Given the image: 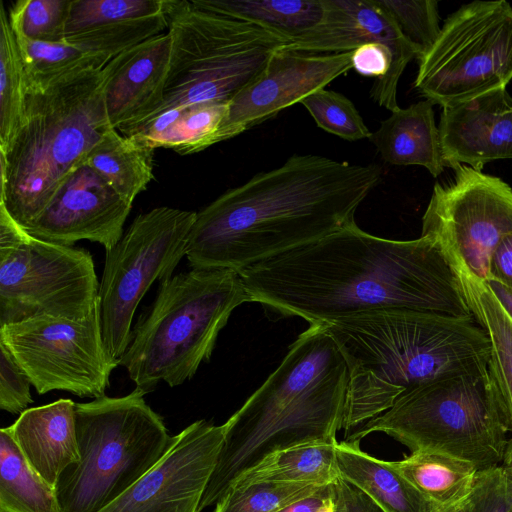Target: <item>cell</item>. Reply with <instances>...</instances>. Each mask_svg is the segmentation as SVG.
I'll return each mask as SVG.
<instances>
[{
  "mask_svg": "<svg viewBox=\"0 0 512 512\" xmlns=\"http://www.w3.org/2000/svg\"><path fill=\"white\" fill-rule=\"evenodd\" d=\"M418 63L414 88L442 107L505 88L512 79L511 5L504 0L462 5Z\"/></svg>",
  "mask_w": 512,
  "mask_h": 512,
  "instance_id": "obj_11",
  "label": "cell"
},
{
  "mask_svg": "<svg viewBox=\"0 0 512 512\" xmlns=\"http://www.w3.org/2000/svg\"><path fill=\"white\" fill-rule=\"evenodd\" d=\"M153 154L154 149L112 127L92 149L85 164L132 204L153 179Z\"/></svg>",
  "mask_w": 512,
  "mask_h": 512,
  "instance_id": "obj_28",
  "label": "cell"
},
{
  "mask_svg": "<svg viewBox=\"0 0 512 512\" xmlns=\"http://www.w3.org/2000/svg\"><path fill=\"white\" fill-rule=\"evenodd\" d=\"M453 179L436 183L422 217V235L434 238L452 264L482 281L499 242L512 233V188L467 165Z\"/></svg>",
  "mask_w": 512,
  "mask_h": 512,
  "instance_id": "obj_14",
  "label": "cell"
},
{
  "mask_svg": "<svg viewBox=\"0 0 512 512\" xmlns=\"http://www.w3.org/2000/svg\"><path fill=\"white\" fill-rule=\"evenodd\" d=\"M373 432L391 436L411 453L468 461L479 472L502 466L509 441L489 369L417 386L345 440L360 441Z\"/></svg>",
  "mask_w": 512,
  "mask_h": 512,
  "instance_id": "obj_8",
  "label": "cell"
},
{
  "mask_svg": "<svg viewBox=\"0 0 512 512\" xmlns=\"http://www.w3.org/2000/svg\"><path fill=\"white\" fill-rule=\"evenodd\" d=\"M0 512H60L55 488L30 466L9 427L0 430Z\"/></svg>",
  "mask_w": 512,
  "mask_h": 512,
  "instance_id": "obj_31",
  "label": "cell"
},
{
  "mask_svg": "<svg viewBox=\"0 0 512 512\" xmlns=\"http://www.w3.org/2000/svg\"><path fill=\"white\" fill-rule=\"evenodd\" d=\"M12 31L23 64L28 91L43 90L71 73L104 68L109 62L67 42L34 41L13 28Z\"/></svg>",
  "mask_w": 512,
  "mask_h": 512,
  "instance_id": "obj_32",
  "label": "cell"
},
{
  "mask_svg": "<svg viewBox=\"0 0 512 512\" xmlns=\"http://www.w3.org/2000/svg\"><path fill=\"white\" fill-rule=\"evenodd\" d=\"M27 373L17 363L7 347L0 342V409L18 414L33 403Z\"/></svg>",
  "mask_w": 512,
  "mask_h": 512,
  "instance_id": "obj_38",
  "label": "cell"
},
{
  "mask_svg": "<svg viewBox=\"0 0 512 512\" xmlns=\"http://www.w3.org/2000/svg\"><path fill=\"white\" fill-rule=\"evenodd\" d=\"M349 372L325 325H310L278 368L225 423V434L199 511L266 455L309 442H335L342 428Z\"/></svg>",
  "mask_w": 512,
  "mask_h": 512,
  "instance_id": "obj_4",
  "label": "cell"
},
{
  "mask_svg": "<svg viewBox=\"0 0 512 512\" xmlns=\"http://www.w3.org/2000/svg\"><path fill=\"white\" fill-rule=\"evenodd\" d=\"M0 342L40 395L56 390L102 397L119 365L103 339L99 303L78 320L42 315L3 325Z\"/></svg>",
  "mask_w": 512,
  "mask_h": 512,
  "instance_id": "obj_13",
  "label": "cell"
},
{
  "mask_svg": "<svg viewBox=\"0 0 512 512\" xmlns=\"http://www.w3.org/2000/svg\"><path fill=\"white\" fill-rule=\"evenodd\" d=\"M332 497L331 484L321 486L311 495L286 505L277 512H320Z\"/></svg>",
  "mask_w": 512,
  "mask_h": 512,
  "instance_id": "obj_43",
  "label": "cell"
},
{
  "mask_svg": "<svg viewBox=\"0 0 512 512\" xmlns=\"http://www.w3.org/2000/svg\"><path fill=\"white\" fill-rule=\"evenodd\" d=\"M471 496L475 512H512V482L503 466L480 471Z\"/></svg>",
  "mask_w": 512,
  "mask_h": 512,
  "instance_id": "obj_39",
  "label": "cell"
},
{
  "mask_svg": "<svg viewBox=\"0 0 512 512\" xmlns=\"http://www.w3.org/2000/svg\"><path fill=\"white\" fill-rule=\"evenodd\" d=\"M352 53L278 50L264 71L229 101L217 143L238 136L323 89L352 68Z\"/></svg>",
  "mask_w": 512,
  "mask_h": 512,
  "instance_id": "obj_17",
  "label": "cell"
},
{
  "mask_svg": "<svg viewBox=\"0 0 512 512\" xmlns=\"http://www.w3.org/2000/svg\"><path fill=\"white\" fill-rule=\"evenodd\" d=\"M239 275L250 302L310 325L379 309L473 318L452 263L428 235L391 240L354 222Z\"/></svg>",
  "mask_w": 512,
  "mask_h": 512,
  "instance_id": "obj_1",
  "label": "cell"
},
{
  "mask_svg": "<svg viewBox=\"0 0 512 512\" xmlns=\"http://www.w3.org/2000/svg\"><path fill=\"white\" fill-rule=\"evenodd\" d=\"M360 441L337 442L340 476L368 495L384 512H434L439 506L389 462L362 451Z\"/></svg>",
  "mask_w": 512,
  "mask_h": 512,
  "instance_id": "obj_25",
  "label": "cell"
},
{
  "mask_svg": "<svg viewBox=\"0 0 512 512\" xmlns=\"http://www.w3.org/2000/svg\"><path fill=\"white\" fill-rule=\"evenodd\" d=\"M75 404L59 399L28 408L9 426L30 466L54 488L61 473L79 461Z\"/></svg>",
  "mask_w": 512,
  "mask_h": 512,
  "instance_id": "obj_22",
  "label": "cell"
},
{
  "mask_svg": "<svg viewBox=\"0 0 512 512\" xmlns=\"http://www.w3.org/2000/svg\"><path fill=\"white\" fill-rule=\"evenodd\" d=\"M322 3L320 23L289 38L281 49L329 54L354 51L372 42L386 45L393 53V65L383 79L373 82L370 96L379 106L391 112L397 110L399 79L408 63L417 57L413 46L376 0H322Z\"/></svg>",
  "mask_w": 512,
  "mask_h": 512,
  "instance_id": "obj_16",
  "label": "cell"
},
{
  "mask_svg": "<svg viewBox=\"0 0 512 512\" xmlns=\"http://www.w3.org/2000/svg\"><path fill=\"white\" fill-rule=\"evenodd\" d=\"M439 135L447 167L512 159V97L505 88L443 107Z\"/></svg>",
  "mask_w": 512,
  "mask_h": 512,
  "instance_id": "obj_21",
  "label": "cell"
},
{
  "mask_svg": "<svg viewBox=\"0 0 512 512\" xmlns=\"http://www.w3.org/2000/svg\"><path fill=\"white\" fill-rule=\"evenodd\" d=\"M336 445L337 441H317L274 451L243 471L230 486L255 482L330 485L340 477Z\"/></svg>",
  "mask_w": 512,
  "mask_h": 512,
  "instance_id": "obj_27",
  "label": "cell"
},
{
  "mask_svg": "<svg viewBox=\"0 0 512 512\" xmlns=\"http://www.w3.org/2000/svg\"><path fill=\"white\" fill-rule=\"evenodd\" d=\"M320 487L308 483L284 482H255L230 486L215 503L214 512H277L286 505L311 495Z\"/></svg>",
  "mask_w": 512,
  "mask_h": 512,
  "instance_id": "obj_34",
  "label": "cell"
},
{
  "mask_svg": "<svg viewBox=\"0 0 512 512\" xmlns=\"http://www.w3.org/2000/svg\"><path fill=\"white\" fill-rule=\"evenodd\" d=\"M433 105L432 101L425 99L407 108L399 107L380 122L369 140L384 161L398 166H423L434 177L444 171L447 165Z\"/></svg>",
  "mask_w": 512,
  "mask_h": 512,
  "instance_id": "obj_24",
  "label": "cell"
},
{
  "mask_svg": "<svg viewBox=\"0 0 512 512\" xmlns=\"http://www.w3.org/2000/svg\"><path fill=\"white\" fill-rule=\"evenodd\" d=\"M393 60V53L386 45L372 42L353 51L351 64L358 74L380 80L388 74Z\"/></svg>",
  "mask_w": 512,
  "mask_h": 512,
  "instance_id": "obj_40",
  "label": "cell"
},
{
  "mask_svg": "<svg viewBox=\"0 0 512 512\" xmlns=\"http://www.w3.org/2000/svg\"><path fill=\"white\" fill-rule=\"evenodd\" d=\"M168 16L172 45L164 102L152 116L230 101L289 42L281 33L198 9L188 0H173Z\"/></svg>",
  "mask_w": 512,
  "mask_h": 512,
  "instance_id": "obj_9",
  "label": "cell"
},
{
  "mask_svg": "<svg viewBox=\"0 0 512 512\" xmlns=\"http://www.w3.org/2000/svg\"><path fill=\"white\" fill-rule=\"evenodd\" d=\"M490 279L512 289V233L499 242L492 254Z\"/></svg>",
  "mask_w": 512,
  "mask_h": 512,
  "instance_id": "obj_42",
  "label": "cell"
},
{
  "mask_svg": "<svg viewBox=\"0 0 512 512\" xmlns=\"http://www.w3.org/2000/svg\"><path fill=\"white\" fill-rule=\"evenodd\" d=\"M245 302L249 296L234 270L190 269L173 275L160 282L119 365L145 393L160 383L181 385L210 360L220 331Z\"/></svg>",
  "mask_w": 512,
  "mask_h": 512,
  "instance_id": "obj_6",
  "label": "cell"
},
{
  "mask_svg": "<svg viewBox=\"0 0 512 512\" xmlns=\"http://www.w3.org/2000/svg\"><path fill=\"white\" fill-rule=\"evenodd\" d=\"M325 326L349 372L345 431L387 411L417 386L488 369L490 341L472 317L379 309Z\"/></svg>",
  "mask_w": 512,
  "mask_h": 512,
  "instance_id": "obj_3",
  "label": "cell"
},
{
  "mask_svg": "<svg viewBox=\"0 0 512 512\" xmlns=\"http://www.w3.org/2000/svg\"><path fill=\"white\" fill-rule=\"evenodd\" d=\"M229 101L175 107L133 127L128 136L152 149L169 148L180 155L201 152L217 143Z\"/></svg>",
  "mask_w": 512,
  "mask_h": 512,
  "instance_id": "obj_26",
  "label": "cell"
},
{
  "mask_svg": "<svg viewBox=\"0 0 512 512\" xmlns=\"http://www.w3.org/2000/svg\"><path fill=\"white\" fill-rule=\"evenodd\" d=\"M110 128L103 68L28 91L21 125L0 149V203L20 226L29 227Z\"/></svg>",
  "mask_w": 512,
  "mask_h": 512,
  "instance_id": "obj_5",
  "label": "cell"
},
{
  "mask_svg": "<svg viewBox=\"0 0 512 512\" xmlns=\"http://www.w3.org/2000/svg\"><path fill=\"white\" fill-rule=\"evenodd\" d=\"M489 289L496 297L504 311L507 313L509 318L512 320V289L501 284L500 282L489 279L485 281Z\"/></svg>",
  "mask_w": 512,
  "mask_h": 512,
  "instance_id": "obj_44",
  "label": "cell"
},
{
  "mask_svg": "<svg viewBox=\"0 0 512 512\" xmlns=\"http://www.w3.org/2000/svg\"><path fill=\"white\" fill-rule=\"evenodd\" d=\"M376 1L413 46L417 60L431 49L441 31L437 1Z\"/></svg>",
  "mask_w": 512,
  "mask_h": 512,
  "instance_id": "obj_37",
  "label": "cell"
},
{
  "mask_svg": "<svg viewBox=\"0 0 512 512\" xmlns=\"http://www.w3.org/2000/svg\"><path fill=\"white\" fill-rule=\"evenodd\" d=\"M131 208V203L84 164L25 230L35 238L60 245L89 240L108 250L122 238Z\"/></svg>",
  "mask_w": 512,
  "mask_h": 512,
  "instance_id": "obj_18",
  "label": "cell"
},
{
  "mask_svg": "<svg viewBox=\"0 0 512 512\" xmlns=\"http://www.w3.org/2000/svg\"><path fill=\"white\" fill-rule=\"evenodd\" d=\"M171 45L166 31L125 50L104 66L105 107L112 127L121 134L162 106Z\"/></svg>",
  "mask_w": 512,
  "mask_h": 512,
  "instance_id": "obj_20",
  "label": "cell"
},
{
  "mask_svg": "<svg viewBox=\"0 0 512 512\" xmlns=\"http://www.w3.org/2000/svg\"><path fill=\"white\" fill-rule=\"evenodd\" d=\"M434 512H475V505L473 498L470 495L468 498L460 502L448 506L439 507Z\"/></svg>",
  "mask_w": 512,
  "mask_h": 512,
  "instance_id": "obj_45",
  "label": "cell"
},
{
  "mask_svg": "<svg viewBox=\"0 0 512 512\" xmlns=\"http://www.w3.org/2000/svg\"><path fill=\"white\" fill-rule=\"evenodd\" d=\"M320 512H333V502H332V497H331V500L330 502H328L326 504V506L320 511Z\"/></svg>",
  "mask_w": 512,
  "mask_h": 512,
  "instance_id": "obj_46",
  "label": "cell"
},
{
  "mask_svg": "<svg viewBox=\"0 0 512 512\" xmlns=\"http://www.w3.org/2000/svg\"><path fill=\"white\" fill-rule=\"evenodd\" d=\"M390 463L439 507L468 498L479 473L468 461L436 452H413Z\"/></svg>",
  "mask_w": 512,
  "mask_h": 512,
  "instance_id": "obj_29",
  "label": "cell"
},
{
  "mask_svg": "<svg viewBox=\"0 0 512 512\" xmlns=\"http://www.w3.org/2000/svg\"><path fill=\"white\" fill-rule=\"evenodd\" d=\"M333 512H384L359 488L339 477L331 484Z\"/></svg>",
  "mask_w": 512,
  "mask_h": 512,
  "instance_id": "obj_41",
  "label": "cell"
},
{
  "mask_svg": "<svg viewBox=\"0 0 512 512\" xmlns=\"http://www.w3.org/2000/svg\"><path fill=\"white\" fill-rule=\"evenodd\" d=\"M201 10L281 33L300 35L320 23L322 0H191Z\"/></svg>",
  "mask_w": 512,
  "mask_h": 512,
  "instance_id": "obj_30",
  "label": "cell"
},
{
  "mask_svg": "<svg viewBox=\"0 0 512 512\" xmlns=\"http://www.w3.org/2000/svg\"><path fill=\"white\" fill-rule=\"evenodd\" d=\"M173 0H71L65 42L110 61L168 29Z\"/></svg>",
  "mask_w": 512,
  "mask_h": 512,
  "instance_id": "obj_19",
  "label": "cell"
},
{
  "mask_svg": "<svg viewBox=\"0 0 512 512\" xmlns=\"http://www.w3.org/2000/svg\"><path fill=\"white\" fill-rule=\"evenodd\" d=\"M135 388L120 397L75 404L79 461L55 486L60 512H100L124 494L173 447L160 417Z\"/></svg>",
  "mask_w": 512,
  "mask_h": 512,
  "instance_id": "obj_7",
  "label": "cell"
},
{
  "mask_svg": "<svg viewBox=\"0 0 512 512\" xmlns=\"http://www.w3.org/2000/svg\"><path fill=\"white\" fill-rule=\"evenodd\" d=\"M381 177L377 164L295 154L197 212L186 249L189 265L239 273L314 243L354 223Z\"/></svg>",
  "mask_w": 512,
  "mask_h": 512,
  "instance_id": "obj_2",
  "label": "cell"
},
{
  "mask_svg": "<svg viewBox=\"0 0 512 512\" xmlns=\"http://www.w3.org/2000/svg\"><path fill=\"white\" fill-rule=\"evenodd\" d=\"M197 212L157 207L134 218L119 242L106 250L98 303L104 342L119 360L131 339L138 304L150 286L173 276L186 256Z\"/></svg>",
  "mask_w": 512,
  "mask_h": 512,
  "instance_id": "obj_12",
  "label": "cell"
},
{
  "mask_svg": "<svg viewBox=\"0 0 512 512\" xmlns=\"http://www.w3.org/2000/svg\"><path fill=\"white\" fill-rule=\"evenodd\" d=\"M224 434V424L193 422L152 469L100 512H200Z\"/></svg>",
  "mask_w": 512,
  "mask_h": 512,
  "instance_id": "obj_15",
  "label": "cell"
},
{
  "mask_svg": "<svg viewBox=\"0 0 512 512\" xmlns=\"http://www.w3.org/2000/svg\"><path fill=\"white\" fill-rule=\"evenodd\" d=\"M99 283L88 250L33 237L0 203V327L42 315L85 318Z\"/></svg>",
  "mask_w": 512,
  "mask_h": 512,
  "instance_id": "obj_10",
  "label": "cell"
},
{
  "mask_svg": "<svg viewBox=\"0 0 512 512\" xmlns=\"http://www.w3.org/2000/svg\"><path fill=\"white\" fill-rule=\"evenodd\" d=\"M71 0H19L8 12L13 29L34 41L65 42Z\"/></svg>",
  "mask_w": 512,
  "mask_h": 512,
  "instance_id": "obj_35",
  "label": "cell"
},
{
  "mask_svg": "<svg viewBox=\"0 0 512 512\" xmlns=\"http://www.w3.org/2000/svg\"><path fill=\"white\" fill-rule=\"evenodd\" d=\"M300 103L317 126L348 141L369 138L371 133L350 99L332 90L319 89Z\"/></svg>",
  "mask_w": 512,
  "mask_h": 512,
  "instance_id": "obj_36",
  "label": "cell"
},
{
  "mask_svg": "<svg viewBox=\"0 0 512 512\" xmlns=\"http://www.w3.org/2000/svg\"><path fill=\"white\" fill-rule=\"evenodd\" d=\"M503 468H504L506 476L512 482V466H506V467L503 466Z\"/></svg>",
  "mask_w": 512,
  "mask_h": 512,
  "instance_id": "obj_47",
  "label": "cell"
},
{
  "mask_svg": "<svg viewBox=\"0 0 512 512\" xmlns=\"http://www.w3.org/2000/svg\"><path fill=\"white\" fill-rule=\"evenodd\" d=\"M27 83L8 12L0 2V149H5L24 117Z\"/></svg>",
  "mask_w": 512,
  "mask_h": 512,
  "instance_id": "obj_33",
  "label": "cell"
},
{
  "mask_svg": "<svg viewBox=\"0 0 512 512\" xmlns=\"http://www.w3.org/2000/svg\"><path fill=\"white\" fill-rule=\"evenodd\" d=\"M474 320L486 332L491 345L489 373L494 382L501 413L512 432V320L485 281L452 264ZM502 466H512V438Z\"/></svg>",
  "mask_w": 512,
  "mask_h": 512,
  "instance_id": "obj_23",
  "label": "cell"
}]
</instances>
